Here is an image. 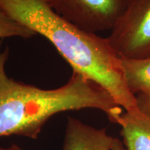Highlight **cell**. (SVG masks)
I'll use <instances>...</instances> for the list:
<instances>
[{"instance_id": "obj_1", "label": "cell", "mask_w": 150, "mask_h": 150, "mask_svg": "<svg viewBox=\"0 0 150 150\" xmlns=\"http://www.w3.org/2000/svg\"><path fill=\"white\" fill-rule=\"evenodd\" d=\"M0 8L47 39L73 72L98 84L126 112L138 109L136 95L125 81L120 58L106 38L83 31L62 18L50 0H0Z\"/></svg>"}, {"instance_id": "obj_2", "label": "cell", "mask_w": 150, "mask_h": 150, "mask_svg": "<svg viewBox=\"0 0 150 150\" xmlns=\"http://www.w3.org/2000/svg\"><path fill=\"white\" fill-rule=\"evenodd\" d=\"M96 108L117 122L123 108L107 92L79 73L65 85L45 90L0 76V138L18 135L37 139L49 119L61 112Z\"/></svg>"}, {"instance_id": "obj_3", "label": "cell", "mask_w": 150, "mask_h": 150, "mask_svg": "<svg viewBox=\"0 0 150 150\" xmlns=\"http://www.w3.org/2000/svg\"><path fill=\"white\" fill-rule=\"evenodd\" d=\"M107 40L120 59L150 57V0H129Z\"/></svg>"}, {"instance_id": "obj_4", "label": "cell", "mask_w": 150, "mask_h": 150, "mask_svg": "<svg viewBox=\"0 0 150 150\" xmlns=\"http://www.w3.org/2000/svg\"><path fill=\"white\" fill-rule=\"evenodd\" d=\"M129 0H50L57 14L79 29L96 33L111 30Z\"/></svg>"}, {"instance_id": "obj_5", "label": "cell", "mask_w": 150, "mask_h": 150, "mask_svg": "<svg viewBox=\"0 0 150 150\" xmlns=\"http://www.w3.org/2000/svg\"><path fill=\"white\" fill-rule=\"evenodd\" d=\"M115 138L106 129H96L69 117L63 150H112Z\"/></svg>"}, {"instance_id": "obj_6", "label": "cell", "mask_w": 150, "mask_h": 150, "mask_svg": "<svg viewBox=\"0 0 150 150\" xmlns=\"http://www.w3.org/2000/svg\"><path fill=\"white\" fill-rule=\"evenodd\" d=\"M117 124L127 150H150V117L137 110L123 113Z\"/></svg>"}, {"instance_id": "obj_7", "label": "cell", "mask_w": 150, "mask_h": 150, "mask_svg": "<svg viewBox=\"0 0 150 150\" xmlns=\"http://www.w3.org/2000/svg\"><path fill=\"white\" fill-rule=\"evenodd\" d=\"M128 88L133 95L150 94V57L143 59H120Z\"/></svg>"}, {"instance_id": "obj_8", "label": "cell", "mask_w": 150, "mask_h": 150, "mask_svg": "<svg viewBox=\"0 0 150 150\" xmlns=\"http://www.w3.org/2000/svg\"><path fill=\"white\" fill-rule=\"evenodd\" d=\"M37 35L34 31L15 20L0 8V40L6 38H31Z\"/></svg>"}, {"instance_id": "obj_9", "label": "cell", "mask_w": 150, "mask_h": 150, "mask_svg": "<svg viewBox=\"0 0 150 150\" xmlns=\"http://www.w3.org/2000/svg\"><path fill=\"white\" fill-rule=\"evenodd\" d=\"M136 97L138 110L150 117V94L140 93L136 95Z\"/></svg>"}, {"instance_id": "obj_10", "label": "cell", "mask_w": 150, "mask_h": 150, "mask_svg": "<svg viewBox=\"0 0 150 150\" xmlns=\"http://www.w3.org/2000/svg\"><path fill=\"white\" fill-rule=\"evenodd\" d=\"M9 52L8 48H2V41L0 40V76L5 72V65L8 60Z\"/></svg>"}, {"instance_id": "obj_11", "label": "cell", "mask_w": 150, "mask_h": 150, "mask_svg": "<svg viewBox=\"0 0 150 150\" xmlns=\"http://www.w3.org/2000/svg\"><path fill=\"white\" fill-rule=\"evenodd\" d=\"M112 150H127L125 147V146L122 142L121 140H120L118 138H115L114 141L113 147L112 148Z\"/></svg>"}, {"instance_id": "obj_12", "label": "cell", "mask_w": 150, "mask_h": 150, "mask_svg": "<svg viewBox=\"0 0 150 150\" xmlns=\"http://www.w3.org/2000/svg\"><path fill=\"white\" fill-rule=\"evenodd\" d=\"M0 150H23L21 147H19L16 144H13L8 147H3L0 146Z\"/></svg>"}]
</instances>
